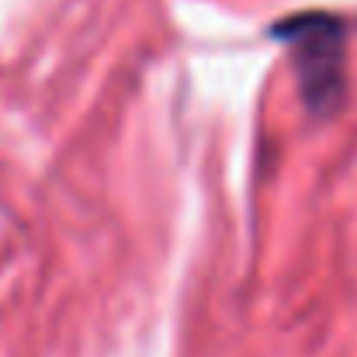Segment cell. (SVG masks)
Here are the masks:
<instances>
[{
  "label": "cell",
  "mask_w": 357,
  "mask_h": 357,
  "mask_svg": "<svg viewBox=\"0 0 357 357\" xmlns=\"http://www.w3.org/2000/svg\"><path fill=\"white\" fill-rule=\"evenodd\" d=\"M291 49L295 77L316 115H333L347 98V31L333 14H298L271 31Z\"/></svg>",
  "instance_id": "cell-1"
}]
</instances>
